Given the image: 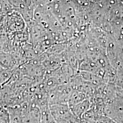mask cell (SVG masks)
Wrapping results in <instances>:
<instances>
[{
	"label": "cell",
	"instance_id": "1",
	"mask_svg": "<svg viewBox=\"0 0 123 123\" xmlns=\"http://www.w3.org/2000/svg\"><path fill=\"white\" fill-rule=\"evenodd\" d=\"M51 114L56 123H81L82 120L73 114L67 103L49 105Z\"/></svg>",
	"mask_w": 123,
	"mask_h": 123
},
{
	"label": "cell",
	"instance_id": "2",
	"mask_svg": "<svg viewBox=\"0 0 123 123\" xmlns=\"http://www.w3.org/2000/svg\"><path fill=\"white\" fill-rule=\"evenodd\" d=\"M92 101L86 99L75 105L69 107L73 114L78 119L82 120V117L84 113L92 107Z\"/></svg>",
	"mask_w": 123,
	"mask_h": 123
},
{
	"label": "cell",
	"instance_id": "3",
	"mask_svg": "<svg viewBox=\"0 0 123 123\" xmlns=\"http://www.w3.org/2000/svg\"><path fill=\"white\" fill-rule=\"evenodd\" d=\"M28 123H42V113L38 106L31 101Z\"/></svg>",
	"mask_w": 123,
	"mask_h": 123
},
{
	"label": "cell",
	"instance_id": "4",
	"mask_svg": "<svg viewBox=\"0 0 123 123\" xmlns=\"http://www.w3.org/2000/svg\"><path fill=\"white\" fill-rule=\"evenodd\" d=\"M0 123H11L10 114L6 107H0Z\"/></svg>",
	"mask_w": 123,
	"mask_h": 123
},
{
	"label": "cell",
	"instance_id": "5",
	"mask_svg": "<svg viewBox=\"0 0 123 123\" xmlns=\"http://www.w3.org/2000/svg\"></svg>",
	"mask_w": 123,
	"mask_h": 123
}]
</instances>
